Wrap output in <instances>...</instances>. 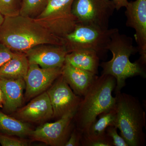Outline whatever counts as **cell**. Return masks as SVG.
I'll return each instance as SVG.
<instances>
[{"label": "cell", "instance_id": "6da1fadb", "mask_svg": "<svg viewBox=\"0 0 146 146\" xmlns=\"http://www.w3.org/2000/svg\"><path fill=\"white\" fill-rule=\"evenodd\" d=\"M0 42L18 52L25 53L43 44L63 46L62 39L53 35L34 19L20 14L5 17L0 27Z\"/></svg>", "mask_w": 146, "mask_h": 146}, {"label": "cell", "instance_id": "52a82bcc", "mask_svg": "<svg viewBox=\"0 0 146 146\" xmlns=\"http://www.w3.org/2000/svg\"><path fill=\"white\" fill-rule=\"evenodd\" d=\"M115 10L110 0H74L73 14L77 24L109 29V21Z\"/></svg>", "mask_w": 146, "mask_h": 146}, {"label": "cell", "instance_id": "ba28073f", "mask_svg": "<svg viewBox=\"0 0 146 146\" xmlns=\"http://www.w3.org/2000/svg\"><path fill=\"white\" fill-rule=\"evenodd\" d=\"M76 112L66 114L53 123H46L32 131V141H39L52 146H64L74 127Z\"/></svg>", "mask_w": 146, "mask_h": 146}, {"label": "cell", "instance_id": "8fae6325", "mask_svg": "<svg viewBox=\"0 0 146 146\" xmlns=\"http://www.w3.org/2000/svg\"><path fill=\"white\" fill-rule=\"evenodd\" d=\"M62 68H44L35 64H29L25 78V99L34 98L46 91L61 75Z\"/></svg>", "mask_w": 146, "mask_h": 146}, {"label": "cell", "instance_id": "5bb4252c", "mask_svg": "<svg viewBox=\"0 0 146 146\" xmlns=\"http://www.w3.org/2000/svg\"><path fill=\"white\" fill-rule=\"evenodd\" d=\"M0 87L3 96V112L7 115L12 114L23 105L26 88L25 80L0 78Z\"/></svg>", "mask_w": 146, "mask_h": 146}, {"label": "cell", "instance_id": "277c9868", "mask_svg": "<svg viewBox=\"0 0 146 146\" xmlns=\"http://www.w3.org/2000/svg\"><path fill=\"white\" fill-rule=\"evenodd\" d=\"M116 93L115 126L128 146H143L146 144L143 128L146 126L145 112L139 100L131 95Z\"/></svg>", "mask_w": 146, "mask_h": 146}, {"label": "cell", "instance_id": "d4e9b609", "mask_svg": "<svg viewBox=\"0 0 146 146\" xmlns=\"http://www.w3.org/2000/svg\"><path fill=\"white\" fill-rule=\"evenodd\" d=\"M82 133L74 127L64 146H80Z\"/></svg>", "mask_w": 146, "mask_h": 146}, {"label": "cell", "instance_id": "ffe728a7", "mask_svg": "<svg viewBox=\"0 0 146 146\" xmlns=\"http://www.w3.org/2000/svg\"><path fill=\"white\" fill-rule=\"evenodd\" d=\"M20 15L35 19L43 11L47 0H22Z\"/></svg>", "mask_w": 146, "mask_h": 146}, {"label": "cell", "instance_id": "d6986e66", "mask_svg": "<svg viewBox=\"0 0 146 146\" xmlns=\"http://www.w3.org/2000/svg\"><path fill=\"white\" fill-rule=\"evenodd\" d=\"M116 118L115 108L102 113L83 135L89 137L105 136L106 128L110 126H115Z\"/></svg>", "mask_w": 146, "mask_h": 146}, {"label": "cell", "instance_id": "8992f818", "mask_svg": "<svg viewBox=\"0 0 146 146\" xmlns=\"http://www.w3.org/2000/svg\"><path fill=\"white\" fill-rule=\"evenodd\" d=\"M74 0H47L43 11L35 20L53 35L62 39L77 25L72 12Z\"/></svg>", "mask_w": 146, "mask_h": 146}, {"label": "cell", "instance_id": "44dd1931", "mask_svg": "<svg viewBox=\"0 0 146 146\" xmlns=\"http://www.w3.org/2000/svg\"><path fill=\"white\" fill-rule=\"evenodd\" d=\"M22 0H0V12L5 17L20 14Z\"/></svg>", "mask_w": 146, "mask_h": 146}, {"label": "cell", "instance_id": "7402d4cb", "mask_svg": "<svg viewBox=\"0 0 146 146\" xmlns=\"http://www.w3.org/2000/svg\"><path fill=\"white\" fill-rule=\"evenodd\" d=\"M82 146H114L111 139L107 136L89 137L82 133L81 141Z\"/></svg>", "mask_w": 146, "mask_h": 146}, {"label": "cell", "instance_id": "f1b7e54d", "mask_svg": "<svg viewBox=\"0 0 146 146\" xmlns=\"http://www.w3.org/2000/svg\"><path fill=\"white\" fill-rule=\"evenodd\" d=\"M4 20L5 16L0 12V27L1 26L3 23Z\"/></svg>", "mask_w": 146, "mask_h": 146}, {"label": "cell", "instance_id": "9a60e30c", "mask_svg": "<svg viewBox=\"0 0 146 146\" xmlns=\"http://www.w3.org/2000/svg\"><path fill=\"white\" fill-rule=\"evenodd\" d=\"M61 75L73 92L80 97L84 96L98 76L94 73L66 63L62 67Z\"/></svg>", "mask_w": 146, "mask_h": 146}, {"label": "cell", "instance_id": "4316f807", "mask_svg": "<svg viewBox=\"0 0 146 146\" xmlns=\"http://www.w3.org/2000/svg\"><path fill=\"white\" fill-rule=\"evenodd\" d=\"M112 1L115 6V9L119 10L123 7H126L129 2L128 0H110Z\"/></svg>", "mask_w": 146, "mask_h": 146}, {"label": "cell", "instance_id": "5b68a950", "mask_svg": "<svg viewBox=\"0 0 146 146\" xmlns=\"http://www.w3.org/2000/svg\"><path fill=\"white\" fill-rule=\"evenodd\" d=\"M117 29L77 24L72 32L62 38L63 46L68 53L78 50H92L100 58L107 54L111 36Z\"/></svg>", "mask_w": 146, "mask_h": 146}, {"label": "cell", "instance_id": "e0dca14e", "mask_svg": "<svg viewBox=\"0 0 146 146\" xmlns=\"http://www.w3.org/2000/svg\"><path fill=\"white\" fill-rule=\"evenodd\" d=\"M14 52L13 57L0 68V78L25 80L29 66L28 59L25 53Z\"/></svg>", "mask_w": 146, "mask_h": 146}, {"label": "cell", "instance_id": "484cf974", "mask_svg": "<svg viewBox=\"0 0 146 146\" xmlns=\"http://www.w3.org/2000/svg\"><path fill=\"white\" fill-rule=\"evenodd\" d=\"M14 53L9 48L0 42V68L13 57Z\"/></svg>", "mask_w": 146, "mask_h": 146}, {"label": "cell", "instance_id": "7a4b0ae2", "mask_svg": "<svg viewBox=\"0 0 146 146\" xmlns=\"http://www.w3.org/2000/svg\"><path fill=\"white\" fill-rule=\"evenodd\" d=\"M108 50L112 53V59L102 62L100 66L103 70L102 74L115 78V92L121 91L128 78L139 76L146 77L145 67L138 60L134 63L130 61L131 56L138 52L137 47L133 45L132 38L121 34L118 29L111 36Z\"/></svg>", "mask_w": 146, "mask_h": 146}, {"label": "cell", "instance_id": "30bf717a", "mask_svg": "<svg viewBox=\"0 0 146 146\" xmlns=\"http://www.w3.org/2000/svg\"><path fill=\"white\" fill-rule=\"evenodd\" d=\"M126 26L135 30L134 38L140 54L138 61L146 64V0H136L129 2L125 7Z\"/></svg>", "mask_w": 146, "mask_h": 146}, {"label": "cell", "instance_id": "ac0fdd59", "mask_svg": "<svg viewBox=\"0 0 146 146\" xmlns=\"http://www.w3.org/2000/svg\"><path fill=\"white\" fill-rule=\"evenodd\" d=\"M32 130L28 123L0 111V133L23 138L29 136Z\"/></svg>", "mask_w": 146, "mask_h": 146}, {"label": "cell", "instance_id": "9c48e42d", "mask_svg": "<svg viewBox=\"0 0 146 146\" xmlns=\"http://www.w3.org/2000/svg\"><path fill=\"white\" fill-rule=\"evenodd\" d=\"M46 92L56 120L71 112H76L82 98L76 95L62 75L54 82Z\"/></svg>", "mask_w": 146, "mask_h": 146}, {"label": "cell", "instance_id": "4fadbf2b", "mask_svg": "<svg viewBox=\"0 0 146 146\" xmlns=\"http://www.w3.org/2000/svg\"><path fill=\"white\" fill-rule=\"evenodd\" d=\"M16 119L26 123H40L53 117L52 106L46 91L32 99L25 106L11 114Z\"/></svg>", "mask_w": 146, "mask_h": 146}, {"label": "cell", "instance_id": "83f0119b", "mask_svg": "<svg viewBox=\"0 0 146 146\" xmlns=\"http://www.w3.org/2000/svg\"><path fill=\"white\" fill-rule=\"evenodd\" d=\"M4 103L3 96V94L2 91L0 87V108H2L3 105Z\"/></svg>", "mask_w": 146, "mask_h": 146}, {"label": "cell", "instance_id": "cb8c5ba5", "mask_svg": "<svg viewBox=\"0 0 146 146\" xmlns=\"http://www.w3.org/2000/svg\"><path fill=\"white\" fill-rule=\"evenodd\" d=\"M117 129L115 126H110L106 128V133L112 140L113 146H128L124 138L118 134Z\"/></svg>", "mask_w": 146, "mask_h": 146}, {"label": "cell", "instance_id": "603a6c76", "mask_svg": "<svg viewBox=\"0 0 146 146\" xmlns=\"http://www.w3.org/2000/svg\"><path fill=\"white\" fill-rule=\"evenodd\" d=\"M0 133V144L3 146H28L29 143L22 138Z\"/></svg>", "mask_w": 146, "mask_h": 146}, {"label": "cell", "instance_id": "3957f363", "mask_svg": "<svg viewBox=\"0 0 146 146\" xmlns=\"http://www.w3.org/2000/svg\"><path fill=\"white\" fill-rule=\"evenodd\" d=\"M116 86V80L112 76L102 74L97 77L74 116V125L77 129L84 133L99 115L115 108L116 98L112 93Z\"/></svg>", "mask_w": 146, "mask_h": 146}, {"label": "cell", "instance_id": "2e32d148", "mask_svg": "<svg viewBox=\"0 0 146 146\" xmlns=\"http://www.w3.org/2000/svg\"><path fill=\"white\" fill-rule=\"evenodd\" d=\"M100 59L96 52L92 50H80L68 53L65 63L97 75L100 65Z\"/></svg>", "mask_w": 146, "mask_h": 146}, {"label": "cell", "instance_id": "7c38bea8", "mask_svg": "<svg viewBox=\"0 0 146 146\" xmlns=\"http://www.w3.org/2000/svg\"><path fill=\"white\" fill-rule=\"evenodd\" d=\"M25 53L29 64L50 68H62L68 52L63 46L43 44L33 47Z\"/></svg>", "mask_w": 146, "mask_h": 146}]
</instances>
